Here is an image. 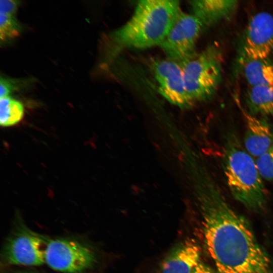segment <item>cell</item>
<instances>
[{
	"instance_id": "10",
	"label": "cell",
	"mask_w": 273,
	"mask_h": 273,
	"mask_svg": "<svg viewBox=\"0 0 273 273\" xmlns=\"http://www.w3.org/2000/svg\"><path fill=\"white\" fill-rule=\"evenodd\" d=\"M245 123L244 146L253 157L257 158L273 146V127L263 117L250 114L238 102Z\"/></svg>"
},
{
	"instance_id": "14",
	"label": "cell",
	"mask_w": 273,
	"mask_h": 273,
	"mask_svg": "<svg viewBox=\"0 0 273 273\" xmlns=\"http://www.w3.org/2000/svg\"><path fill=\"white\" fill-rule=\"evenodd\" d=\"M241 65L249 86H273V62L269 59L250 60Z\"/></svg>"
},
{
	"instance_id": "15",
	"label": "cell",
	"mask_w": 273,
	"mask_h": 273,
	"mask_svg": "<svg viewBox=\"0 0 273 273\" xmlns=\"http://www.w3.org/2000/svg\"><path fill=\"white\" fill-rule=\"evenodd\" d=\"M24 108L19 101L9 96L1 98L0 124L9 127L18 124L23 118Z\"/></svg>"
},
{
	"instance_id": "19",
	"label": "cell",
	"mask_w": 273,
	"mask_h": 273,
	"mask_svg": "<svg viewBox=\"0 0 273 273\" xmlns=\"http://www.w3.org/2000/svg\"><path fill=\"white\" fill-rule=\"evenodd\" d=\"M20 2L17 1L1 0L0 1V14L15 15Z\"/></svg>"
},
{
	"instance_id": "13",
	"label": "cell",
	"mask_w": 273,
	"mask_h": 273,
	"mask_svg": "<svg viewBox=\"0 0 273 273\" xmlns=\"http://www.w3.org/2000/svg\"><path fill=\"white\" fill-rule=\"evenodd\" d=\"M245 102L246 110L251 115L273 117V86H249Z\"/></svg>"
},
{
	"instance_id": "17",
	"label": "cell",
	"mask_w": 273,
	"mask_h": 273,
	"mask_svg": "<svg viewBox=\"0 0 273 273\" xmlns=\"http://www.w3.org/2000/svg\"><path fill=\"white\" fill-rule=\"evenodd\" d=\"M255 162L261 177L273 184V146L256 158Z\"/></svg>"
},
{
	"instance_id": "3",
	"label": "cell",
	"mask_w": 273,
	"mask_h": 273,
	"mask_svg": "<svg viewBox=\"0 0 273 273\" xmlns=\"http://www.w3.org/2000/svg\"><path fill=\"white\" fill-rule=\"evenodd\" d=\"M222 167L228 188L234 198L248 209L263 211L268 193L255 161L244 148L237 135L229 133L222 156Z\"/></svg>"
},
{
	"instance_id": "12",
	"label": "cell",
	"mask_w": 273,
	"mask_h": 273,
	"mask_svg": "<svg viewBox=\"0 0 273 273\" xmlns=\"http://www.w3.org/2000/svg\"><path fill=\"white\" fill-rule=\"evenodd\" d=\"M194 15L203 26H210L231 16L238 2L232 0H195L190 2Z\"/></svg>"
},
{
	"instance_id": "6",
	"label": "cell",
	"mask_w": 273,
	"mask_h": 273,
	"mask_svg": "<svg viewBox=\"0 0 273 273\" xmlns=\"http://www.w3.org/2000/svg\"><path fill=\"white\" fill-rule=\"evenodd\" d=\"M273 53V16L260 12L249 20L239 47L241 65L254 60L269 59Z\"/></svg>"
},
{
	"instance_id": "16",
	"label": "cell",
	"mask_w": 273,
	"mask_h": 273,
	"mask_svg": "<svg viewBox=\"0 0 273 273\" xmlns=\"http://www.w3.org/2000/svg\"><path fill=\"white\" fill-rule=\"evenodd\" d=\"M20 25L15 15L0 14V39L6 41L19 35Z\"/></svg>"
},
{
	"instance_id": "18",
	"label": "cell",
	"mask_w": 273,
	"mask_h": 273,
	"mask_svg": "<svg viewBox=\"0 0 273 273\" xmlns=\"http://www.w3.org/2000/svg\"><path fill=\"white\" fill-rule=\"evenodd\" d=\"M19 84L18 81L1 77L0 79L1 98L9 96L10 94L17 89Z\"/></svg>"
},
{
	"instance_id": "11",
	"label": "cell",
	"mask_w": 273,
	"mask_h": 273,
	"mask_svg": "<svg viewBox=\"0 0 273 273\" xmlns=\"http://www.w3.org/2000/svg\"><path fill=\"white\" fill-rule=\"evenodd\" d=\"M201 250L192 239L177 244L161 263V273H191L200 263Z\"/></svg>"
},
{
	"instance_id": "9",
	"label": "cell",
	"mask_w": 273,
	"mask_h": 273,
	"mask_svg": "<svg viewBox=\"0 0 273 273\" xmlns=\"http://www.w3.org/2000/svg\"><path fill=\"white\" fill-rule=\"evenodd\" d=\"M152 69L158 83V91L167 101L181 108L192 105L179 63L168 58L158 59L152 63Z\"/></svg>"
},
{
	"instance_id": "5",
	"label": "cell",
	"mask_w": 273,
	"mask_h": 273,
	"mask_svg": "<svg viewBox=\"0 0 273 273\" xmlns=\"http://www.w3.org/2000/svg\"><path fill=\"white\" fill-rule=\"evenodd\" d=\"M204 28L194 15L180 11L159 46L167 58L180 63L196 53V43Z\"/></svg>"
},
{
	"instance_id": "8",
	"label": "cell",
	"mask_w": 273,
	"mask_h": 273,
	"mask_svg": "<svg viewBox=\"0 0 273 273\" xmlns=\"http://www.w3.org/2000/svg\"><path fill=\"white\" fill-rule=\"evenodd\" d=\"M49 241L44 236L31 231L21 230L7 243L4 251V260L12 265H42L46 262Z\"/></svg>"
},
{
	"instance_id": "7",
	"label": "cell",
	"mask_w": 273,
	"mask_h": 273,
	"mask_svg": "<svg viewBox=\"0 0 273 273\" xmlns=\"http://www.w3.org/2000/svg\"><path fill=\"white\" fill-rule=\"evenodd\" d=\"M45 260L54 270L79 273L92 267L96 256L92 250L77 241L56 239L49 241Z\"/></svg>"
},
{
	"instance_id": "20",
	"label": "cell",
	"mask_w": 273,
	"mask_h": 273,
	"mask_svg": "<svg viewBox=\"0 0 273 273\" xmlns=\"http://www.w3.org/2000/svg\"><path fill=\"white\" fill-rule=\"evenodd\" d=\"M191 273H216L213 269L202 262Z\"/></svg>"
},
{
	"instance_id": "4",
	"label": "cell",
	"mask_w": 273,
	"mask_h": 273,
	"mask_svg": "<svg viewBox=\"0 0 273 273\" xmlns=\"http://www.w3.org/2000/svg\"><path fill=\"white\" fill-rule=\"evenodd\" d=\"M222 53L211 44L180 63L187 94L194 103L206 101L216 92L222 77Z\"/></svg>"
},
{
	"instance_id": "2",
	"label": "cell",
	"mask_w": 273,
	"mask_h": 273,
	"mask_svg": "<svg viewBox=\"0 0 273 273\" xmlns=\"http://www.w3.org/2000/svg\"><path fill=\"white\" fill-rule=\"evenodd\" d=\"M180 11L178 1H140L129 20L111 36L120 49L160 46Z\"/></svg>"
},
{
	"instance_id": "1",
	"label": "cell",
	"mask_w": 273,
	"mask_h": 273,
	"mask_svg": "<svg viewBox=\"0 0 273 273\" xmlns=\"http://www.w3.org/2000/svg\"><path fill=\"white\" fill-rule=\"evenodd\" d=\"M202 186L200 202L203 238L216 273H273L270 258L247 219L231 206L210 178Z\"/></svg>"
}]
</instances>
